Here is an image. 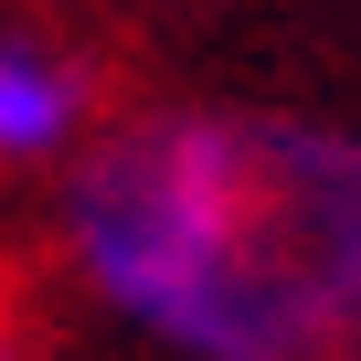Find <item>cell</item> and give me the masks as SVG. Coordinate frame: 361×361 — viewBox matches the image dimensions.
<instances>
[{"instance_id":"6da1fadb","label":"cell","mask_w":361,"mask_h":361,"mask_svg":"<svg viewBox=\"0 0 361 361\" xmlns=\"http://www.w3.org/2000/svg\"><path fill=\"white\" fill-rule=\"evenodd\" d=\"M75 287L170 361L361 350V128L308 106H159L64 170Z\"/></svg>"},{"instance_id":"7a4b0ae2","label":"cell","mask_w":361,"mask_h":361,"mask_svg":"<svg viewBox=\"0 0 361 361\" xmlns=\"http://www.w3.org/2000/svg\"><path fill=\"white\" fill-rule=\"evenodd\" d=\"M96 149V75L75 43L0 22V170H75Z\"/></svg>"},{"instance_id":"3957f363","label":"cell","mask_w":361,"mask_h":361,"mask_svg":"<svg viewBox=\"0 0 361 361\" xmlns=\"http://www.w3.org/2000/svg\"><path fill=\"white\" fill-rule=\"evenodd\" d=\"M0 361H22V340H11V319H0Z\"/></svg>"},{"instance_id":"277c9868","label":"cell","mask_w":361,"mask_h":361,"mask_svg":"<svg viewBox=\"0 0 361 361\" xmlns=\"http://www.w3.org/2000/svg\"><path fill=\"white\" fill-rule=\"evenodd\" d=\"M350 361H361V350H350Z\"/></svg>"}]
</instances>
